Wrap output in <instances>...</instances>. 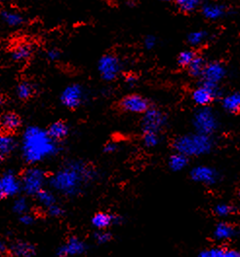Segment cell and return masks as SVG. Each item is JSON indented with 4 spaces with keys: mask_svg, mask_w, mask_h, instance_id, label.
Wrapping results in <instances>:
<instances>
[{
    "mask_svg": "<svg viewBox=\"0 0 240 257\" xmlns=\"http://www.w3.org/2000/svg\"><path fill=\"white\" fill-rule=\"evenodd\" d=\"M218 95V87H213L202 84L194 90L192 93V98L197 105L202 107L210 104Z\"/></svg>",
    "mask_w": 240,
    "mask_h": 257,
    "instance_id": "cell-17",
    "label": "cell"
},
{
    "mask_svg": "<svg viewBox=\"0 0 240 257\" xmlns=\"http://www.w3.org/2000/svg\"><path fill=\"white\" fill-rule=\"evenodd\" d=\"M33 199L36 202L39 209L42 210L48 209L49 207L60 201L59 196L49 187L42 189Z\"/></svg>",
    "mask_w": 240,
    "mask_h": 257,
    "instance_id": "cell-20",
    "label": "cell"
},
{
    "mask_svg": "<svg viewBox=\"0 0 240 257\" xmlns=\"http://www.w3.org/2000/svg\"><path fill=\"white\" fill-rule=\"evenodd\" d=\"M17 219H18L19 223L22 225V226L32 227L37 221V215L32 210H31V211H29L27 213H24V214L18 216Z\"/></svg>",
    "mask_w": 240,
    "mask_h": 257,
    "instance_id": "cell-34",
    "label": "cell"
},
{
    "mask_svg": "<svg viewBox=\"0 0 240 257\" xmlns=\"http://www.w3.org/2000/svg\"><path fill=\"white\" fill-rule=\"evenodd\" d=\"M46 130L48 132L49 136L58 143L64 142L70 133L68 124L64 120H57L51 123Z\"/></svg>",
    "mask_w": 240,
    "mask_h": 257,
    "instance_id": "cell-19",
    "label": "cell"
},
{
    "mask_svg": "<svg viewBox=\"0 0 240 257\" xmlns=\"http://www.w3.org/2000/svg\"><path fill=\"white\" fill-rule=\"evenodd\" d=\"M144 47L147 49V50H150V49L154 48L155 44H156V39L154 36H146L145 39H144Z\"/></svg>",
    "mask_w": 240,
    "mask_h": 257,
    "instance_id": "cell-42",
    "label": "cell"
},
{
    "mask_svg": "<svg viewBox=\"0 0 240 257\" xmlns=\"http://www.w3.org/2000/svg\"><path fill=\"white\" fill-rule=\"evenodd\" d=\"M21 156L28 165H40L57 157L63 150L61 143L54 141L46 128L32 125L24 130L19 144Z\"/></svg>",
    "mask_w": 240,
    "mask_h": 257,
    "instance_id": "cell-2",
    "label": "cell"
},
{
    "mask_svg": "<svg viewBox=\"0 0 240 257\" xmlns=\"http://www.w3.org/2000/svg\"><path fill=\"white\" fill-rule=\"evenodd\" d=\"M166 124V116L156 108L149 107L144 113L142 119V131L143 133L153 132L159 134Z\"/></svg>",
    "mask_w": 240,
    "mask_h": 257,
    "instance_id": "cell-11",
    "label": "cell"
},
{
    "mask_svg": "<svg viewBox=\"0 0 240 257\" xmlns=\"http://www.w3.org/2000/svg\"><path fill=\"white\" fill-rule=\"evenodd\" d=\"M238 196H239V198H240V190H239V194H238Z\"/></svg>",
    "mask_w": 240,
    "mask_h": 257,
    "instance_id": "cell-49",
    "label": "cell"
},
{
    "mask_svg": "<svg viewBox=\"0 0 240 257\" xmlns=\"http://www.w3.org/2000/svg\"><path fill=\"white\" fill-rule=\"evenodd\" d=\"M120 107L126 112L141 114L149 108L148 100L140 95H128L124 96L120 101Z\"/></svg>",
    "mask_w": 240,
    "mask_h": 257,
    "instance_id": "cell-15",
    "label": "cell"
},
{
    "mask_svg": "<svg viewBox=\"0 0 240 257\" xmlns=\"http://www.w3.org/2000/svg\"><path fill=\"white\" fill-rule=\"evenodd\" d=\"M30 199L31 198H29L28 196H26L24 194H21L13 199L11 209L17 217L32 210Z\"/></svg>",
    "mask_w": 240,
    "mask_h": 257,
    "instance_id": "cell-24",
    "label": "cell"
},
{
    "mask_svg": "<svg viewBox=\"0 0 240 257\" xmlns=\"http://www.w3.org/2000/svg\"><path fill=\"white\" fill-rule=\"evenodd\" d=\"M159 134L153 132L143 133V144L147 148H153L159 145Z\"/></svg>",
    "mask_w": 240,
    "mask_h": 257,
    "instance_id": "cell-33",
    "label": "cell"
},
{
    "mask_svg": "<svg viewBox=\"0 0 240 257\" xmlns=\"http://www.w3.org/2000/svg\"><path fill=\"white\" fill-rule=\"evenodd\" d=\"M0 18L4 24H6L10 28L21 27L25 23V18L20 13L13 10L3 9L0 11Z\"/></svg>",
    "mask_w": 240,
    "mask_h": 257,
    "instance_id": "cell-25",
    "label": "cell"
},
{
    "mask_svg": "<svg viewBox=\"0 0 240 257\" xmlns=\"http://www.w3.org/2000/svg\"><path fill=\"white\" fill-rule=\"evenodd\" d=\"M49 175L40 165L27 166L20 173L23 194L34 198L42 189L48 187Z\"/></svg>",
    "mask_w": 240,
    "mask_h": 257,
    "instance_id": "cell-4",
    "label": "cell"
},
{
    "mask_svg": "<svg viewBox=\"0 0 240 257\" xmlns=\"http://www.w3.org/2000/svg\"><path fill=\"white\" fill-rule=\"evenodd\" d=\"M23 125V120L18 113L7 111L0 116V128L1 132L15 134Z\"/></svg>",
    "mask_w": 240,
    "mask_h": 257,
    "instance_id": "cell-18",
    "label": "cell"
},
{
    "mask_svg": "<svg viewBox=\"0 0 240 257\" xmlns=\"http://www.w3.org/2000/svg\"><path fill=\"white\" fill-rule=\"evenodd\" d=\"M125 82L129 86H134L137 83V77L133 74H129L125 78Z\"/></svg>",
    "mask_w": 240,
    "mask_h": 257,
    "instance_id": "cell-44",
    "label": "cell"
},
{
    "mask_svg": "<svg viewBox=\"0 0 240 257\" xmlns=\"http://www.w3.org/2000/svg\"><path fill=\"white\" fill-rule=\"evenodd\" d=\"M19 147V142L14 134L0 132V165L12 156Z\"/></svg>",
    "mask_w": 240,
    "mask_h": 257,
    "instance_id": "cell-16",
    "label": "cell"
},
{
    "mask_svg": "<svg viewBox=\"0 0 240 257\" xmlns=\"http://www.w3.org/2000/svg\"><path fill=\"white\" fill-rule=\"evenodd\" d=\"M189 162V157L176 152L175 154L170 156L168 161V166L173 172H181L188 167Z\"/></svg>",
    "mask_w": 240,
    "mask_h": 257,
    "instance_id": "cell-26",
    "label": "cell"
},
{
    "mask_svg": "<svg viewBox=\"0 0 240 257\" xmlns=\"http://www.w3.org/2000/svg\"><path fill=\"white\" fill-rule=\"evenodd\" d=\"M36 95V87L31 81L23 80L18 83L16 87V96L20 100H30Z\"/></svg>",
    "mask_w": 240,
    "mask_h": 257,
    "instance_id": "cell-22",
    "label": "cell"
},
{
    "mask_svg": "<svg viewBox=\"0 0 240 257\" xmlns=\"http://www.w3.org/2000/svg\"><path fill=\"white\" fill-rule=\"evenodd\" d=\"M0 180L6 199H14L23 194L20 173L13 169H8L0 174Z\"/></svg>",
    "mask_w": 240,
    "mask_h": 257,
    "instance_id": "cell-8",
    "label": "cell"
},
{
    "mask_svg": "<svg viewBox=\"0 0 240 257\" xmlns=\"http://www.w3.org/2000/svg\"><path fill=\"white\" fill-rule=\"evenodd\" d=\"M38 252L37 244L26 239L9 240L8 257H35Z\"/></svg>",
    "mask_w": 240,
    "mask_h": 257,
    "instance_id": "cell-10",
    "label": "cell"
},
{
    "mask_svg": "<svg viewBox=\"0 0 240 257\" xmlns=\"http://www.w3.org/2000/svg\"><path fill=\"white\" fill-rule=\"evenodd\" d=\"M89 250L88 242L77 235L66 237L54 252L55 257H80Z\"/></svg>",
    "mask_w": 240,
    "mask_h": 257,
    "instance_id": "cell-5",
    "label": "cell"
},
{
    "mask_svg": "<svg viewBox=\"0 0 240 257\" xmlns=\"http://www.w3.org/2000/svg\"><path fill=\"white\" fill-rule=\"evenodd\" d=\"M98 70L102 79L113 81L121 71L120 60L115 55L106 54L99 60Z\"/></svg>",
    "mask_w": 240,
    "mask_h": 257,
    "instance_id": "cell-7",
    "label": "cell"
},
{
    "mask_svg": "<svg viewBox=\"0 0 240 257\" xmlns=\"http://www.w3.org/2000/svg\"><path fill=\"white\" fill-rule=\"evenodd\" d=\"M179 8L184 12H192L196 9L200 0H175Z\"/></svg>",
    "mask_w": 240,
    "mask_h": 257,
    "instance_id": "cell-35",
    "label": "cell"
},
{
    "mask_svg": "<svg viewBox=\"0 0 240 257\" xmlns=\"http://www.w3.org/2000/svg\"><path fill=\"white\" fill-rule=\"evenodd\" d=\"M236 235L235 227L227 222H220L214 229V237L219 241H227Z\"/></svg>",
    "mask_w": 240,
    "mask_h": 257,
    "instance_id": "cell-21",
    "label": "cell"
},
{
    "mask_svg": "<svg viewBox=\"0 0 240 257\" xmlns=\"http://www.w3.org/2000/svg\"><path fill=\"white\" fill-rule=\"evenodd\" d=\"M205 65H206V64L204 63V60H203L201 57L195 56V58L193 59L192 64L189 65V67H190V73L192 74V76H195V77L201 76Z\"/></svg>",
    "mask_w": 240,
    "mask_h": 257,
    "instance_id": "cell-31",
    "label": "cell"
},
{
    "mask_svg": "<svg viewBox=\"0 0 240 257\" xmlns=\"http://www.w3.org/2000/svg\"><path fill=\"white\" fill-rule=\"evenodd\" d=\"M84 92L79 84H70L62 92L60 100L65 108L76 110L83 102Z\"/></svg>",
    "mask_w": 240,
    "mask_h": 257,
    "instance_id": "cell-9",
    "label": "cell"
},
{
    "mask_svg": "<svg viewBox=\"0 0 240 257\" xmlns=\"http://www.w3.org/2000/svg\"><path fill=\"white\" fill-rule=\"evenodd\" d=\"M33 47L30 43H20L11 50V57L16 62H26L32 58Z\"/></svg>",
    "mask_w": 240,
    "mask_h": 257,
    "instance_id": "cell-23",
    "label": "cell"
},
{
    "mask_svg": "<svg viewBox=\"0 0 240 257\" xmlns=\"http://www.w3.org/2000/svg\"><path fill=\"white\" fill-rule=\"evenodd\" d=\"M223 257H240V251L235 249H224Z\"/></svg>",
    "mask_w": 240,
    "mask_h": 257,
    "instance_id": "cell-43",
    "label": "cell"
},
{
    "mask_svg": "<svg viewBox=\"0 0 240 257\" xmlns=\"http://www.w3.org/2000/svg\"><path fill=\"white\" fill-rule=\"evenodd\" d=\"M202 13L203 16L208 20H218L224 16V7L223 5L209 3L203 6Z\"/></svg>",
    "mask_w": 240,
    "mask_h": 257,
    "instance_id": "cell-27",
    "label": "cell"
},
{
    "mask_svg": "<svg viewBox=\"0 0 240 257\" xmlns=\"http://www.w3.org/2000/svg\"><path fill=\"white\" fill-rule=\"evenodd\" d=\"M190 175L193 181L204 185H214L219 181L218 171L206 165L194 167L192 169Z\"/></svg>",
    "mask_w": 240,
    "mask_h": 257,
    "instance_id": "cell-13",
    "label": "cell"
},
{
    "mask_svg": "<svg viewBox=\"0 0 240 257\" xmlns=\"http://www.w3.org/2000/svg\"><path fill=\"white\" fill-rule=\"evenodd\" d=\"M123 217L109 211H98L91 217V225L95 230H109L112 226L123 223Z\"/></svg>",
    "mask_w": 240,
    "mask_h": 257,
    "instance_id": "cell-12",
    "label": "cell"
},
{
    "mask_svg": "<svg viewBox=\"0 0 240 257\" xmlns=\"http://www.w3.org/2000/svg\"><path fill=\"white\" fill-rule=\"evenodd\" d=\"M43 211L47 217L52 219H61L66 214V209L60 201Z\"/></svg>",
    "mask_w": 240,
    "mask_h": 257,
    "instance_id": "cell-29",
    "label": "cell"
},
{
    "mask_svg": "<svg viewBox=\"0 0 240 257\" xmlns=\"http://www.w3.org/2000/svg\"><path fill=\"white\" fill-rule=\"evenodd\" d=\"M9 253V240L0 238V257H8Z\"/></svg>",
    "mask_w": 240,
    "mask_h": 257,
    "instance_id": "cell-40",
    "label": "cell"
},
{
    "mask_svg": "<svg viewBox=\"0 0 240 257\" xmlns=\"http://www.w3.org/2000/svg\"><path fill=\"white\" fill-rule=\"evenodd\" d=\"M118 150V145L116 143L113 142H109L106 145H104L103 147V151L106 154H113Z\"/></svg>",
    "mask_w": 240,
    "mask_h": 257,
    "instance_id": "cell-41",
    "label": "cell"
},
{
    "mask_svg": "<svg viewBox=\"0 0 240 257\" xmlns=\"http://www.w3.org/2000/svg\"><path fill=\"white\" fill-rule=\"evenodd\" d=\"M162 1H166V2H168V1H171V0H162Z\"/></svg>",
    "mask_w": 240,
    "mask_h": 257,
    "instance_id": "cell-48",
    "label": "cell"
},
{
    "mask_svg": "<svg viewBox=\"0 0 240 257\" xmlns=\"http://www.w3.org/2000/svg\"><path fill=\"white\" fill-rule=\"evenodd\" d=\"M195 54L191 51V50H187V51H183L179 57H178V63L182 66H189L192 64L193 59L195 58Z\"/></svg>",
    "mask_w": 240,
    "mask_h": 257,
    "instance_id": "cell-36",
    "label": "cell"
},
{
    "mask_svg": "<svg viewBox=\"0 0 240 257\" xmlns=\"http://www.w3.org/2000/svg\"><path fill=\"white\" fill-rule=\"evenodd\" d=\"M213 146L214 142L211 137L199 133L181 136L173 144L176 152L184 154L189 158L206 155L211 152Z\"/></svg>",
    "mask_w": 240,
    "mask_h": 257,
    "instance_id": "cell-3",
    "label": "cell"
},
{
    "mask_svg": "<svg viewBox=\"0 0 240 257\" xmlns=\"http://www.w3.org/2000/svg\"><path fill=\"white\" fill-rule=\"evenodd\" d=\"M96 167L80 158L67 159L49 175L48 187L64 199H77L96 182Z\"/></svg>",
    "mask_w": 240,
    "mask_h": 257,
    "instance_id": "cell-1",
    "label": "cell"
},
{
    "mask_svg": "<svg viewBox=\"0 0 240 257\" xmlns=\"http://www.w3.org/2000/svg\"><path fill=\"white\" fill-rule=\"evenodd\" d=\"M5 101H6L5 97L2 96V95H0V108L5 104Z\"/></svg>",
    "mask_w": 240,
    "mask_h": 257,
    "instance_id": "cell-46",
    "label": "cell"
},
{
    "mask_svg": "<svg viewBox=\"0 0 240 257\" xmlns=\"http://www.w3.org/2000/svg\"><path fill=\"white\" fill-rule=\"evenodd\" d=\"M6 199V196L4 194L3 191V187H2V184H1V180H0V201H3Z\"/></svg>",
    "mask_w": 240,
    "mask_h": 257,
    "instance_id": "cell-45",
    "label": "cell"
},
{
    "mask_svg": "<svg viewBox=\"0 0 240 257\" xmlns=\"http://www.w3.org/2000/svg\"><path fill=\"white\" fill-rule=\"evenodd\" d=\"M214 212L219 217H228L235 212V208L230 204L221 203L214 208Z\"/></svg>",
    "mask_w": 240,
    "mask_h": 257,
    "instance_id": "cell-32",
    "label": "cell"
},
{
    "mask_svg": "<svg viewBox=\"0 0 240 257\" xmlns=\"http://www.w3.org/2000/svg\"><path fill=\"white\" fill-rule=\"evenodd\" d=\"M193 127L196 133L211 137L218 128V119L212 109L204 106L194 114Z\"/></svg>",
    "mask_w": 240,
    "mask_h": 257,
    "instance_id": "cell-6",
    "label": "cell"
},
{
    "mask_svg": "<svg viewBox=\"0 0 240 257\" xmlns=\"http://www.w3.org/2000/svg\"><path fill=\"white\" fill-rule=\"evenodd\" d=\"M223 253H224V248L212 247L201 251L198 257H223Z\"/></svg>",
    "mask_w": 240,
    "mask_h": 257,
    "instance_id": "cell-38",
    "label": "cell"
},
{
    "mask_svg": "<svg viewBox=\"0 0 240 257\" xmlns=\"http://www.w3.org/2000/svg\"><path fill=\"white\" fill-rule=\"evenodd\" d=\"M206 36H207L206 32H202V31H197V32L190 33L189 36H188V40H189L190 44L195 46V45H198V44L202 43L205 40Z\"/></svg>",
    "mask_w": 240,
    "mask_h": 257,
    "instance_id": "cell-37",
    "label": "cell"
},
{
    "mask_svg": "<svg viewBox=\"0 0 240 257\" xmlns=\"http://www.w3.org/2000/svg\"><path fill=\"white\" fill-rule=\"evenodd\" d=\"M11 0H0V3H4V2H9Z\"/></svg>",
    "mask_w": 240,
    "mask_h": 257,
    "instance_id": "cell-47",
    "label": "cell"
},
{
    "mask_svg": "<svg viewBox=\"0 0 240 257\" xmlns=\"http://www.w3.org/2000/svg\"><path fill=\"white\" fill-rule=\"evenodd\" d=\"M62 56V52L60 49L50 48L46 51V59L50 61V62H57L58 60H60Z\"/></svg>",
    "mask_w": 240,
    "mask_h": 257,
    "instance_id": "cell-39",
    "label": "cell"
},
{
    "mask_svg": "<svg viewBox=\"0 0 240 257\" xmlns=\"http://www.w3.org/2000/svg\"><path fill=\"white\" fill-rule=\"evenodd\" d=\"M225 76L224 65L220 63H211L206 64L201 74L202 84L218 87V84L223 80Z\"/></svg>",
    "mask_w": 240,
    "mask_h": 257,
    "instance_id": "cell-14",
    "label": "cell"
},
{
    "mask_svg": "<svg viewBox=\"0 0 240 257\" xmlns=\"http://www.w3.org/2000/svg\"><path fill=\"white\" fill-rule=\"evenodd\" d=\"M223 106L229 113L240 112V93H233L223 99Z\"/></svg>",
    "mask_w": 240,
    "mask_h": 257,
    "instance_id": "cell-28",
    "label": "cell"
},
{
    "mask_svg": "<svg viewBox=\"0 0 240 257\" xmlns=\"http://www.w3.org/2000/svg\"><path fill=\"white\" fill-rule=\"evenodd\" d=\"M113 239L112 233L110 230H95L93 233V240L99 245H104L111 242Z\"/></svg>",
    "mask_w": 240,
    "mask_h": 257,
    "instance_id": "cell-30",
    "label": "cell"
}]
</instances>
